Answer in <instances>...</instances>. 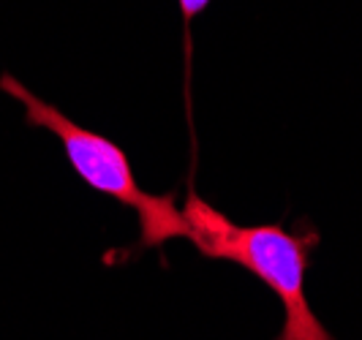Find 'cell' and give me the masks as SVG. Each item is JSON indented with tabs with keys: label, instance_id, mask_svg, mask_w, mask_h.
Masks as SVG:
<instances>
[{
	"label": "cell",
	"instance_id": "6da1fadb",
	"mask_svg": "<svg viewBox=\"0 0 362 340\" xmlns=\"http://www.w3.org/2000/svg\"><path fill=\"white\" fill-rule=\"evenodd\" d=\"M182 218L191 232L188 240L202 256L245 267L284 303L286 319L275 340H335L305 297L310 248L319 242V234L286 232L281 223L237 226L197 194H188Z\"/></svg>",
	"mask_w": 362,
	"mask_h": 340
},
{
	"label": "cell",
	"instance_id": "7a4b0ae2",
	"mask_svg": "<svg viewBox=\"0 0 362 340\" xmlns=\"http://www.w3.org/2000/svg\"><path fill=\"white\" fill-rule=\"evenodd\" d=\"M0 90L25 107L28 126L44 128L60 139L71 169L85 185L136 210L139 229H142L139 248H158L177 237L188 240L191 232L182 218V210H177L175 204V194H166V197L145 194L134 177L131 161L120 144L107 139L104 134H95L90 128L74 123L69 115H63L49 101L38 98L36 93H30L11 74H0Z\"/></svg>",
	"mask_w": 362,
	"mask_h": 340
},
{
	"label": "cell",
	"instance_id": "3957f363",
	"mask_svg": "<svg viewBox=\"0 0 362 340\" xmlns=\"http://www.w3.org/2000/svg\"><path fill=\"white\" fill-rule=\"evenodd\" d=\"M177 3H180V11H182L185 25H191V19L199 17L202 11L207 8V3H210V0H177Z\"/></svg>",
	"mask_w": 362,
	"mask_h": 340
}]
</instances>
